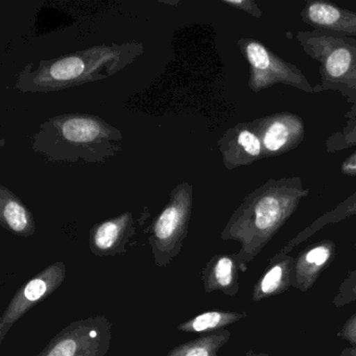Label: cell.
Returning a JSON list of instances; mask_svg holds the SVG:
<instances>
[{"instance_id": "10", "label": "cell", "mask_w": 356, "mask_h": 356, "mask_svg": "<svg viewBox=\"0 0 356 356\" xmlns=\"http://www.w3.org/2000/svg\"><path fill=\"white\" fill-rule=\"evenodd\" d=\"M218 147L228 170L252 165L264 159L261 140L251 122H239L229 128L218 139Z\"/></svg>"}, {"instance_id": "21", "label": "cell", "mask_w": 356, "mask_h": 356, "mask_svg": "<svg viewBox=\"0 0 356 356\" xmlns=\"http://www.w3.org/2000/svg\"><path fill=\"white\" fill-rule=\"evenodd\" d=\"M356 302V270H351L337 289L332 300L333 306L343 307Z\"/></svg>"}, {"instance_id": "15", "label": "cell", "mask_w": 356, "mask_h": 356, "mask_svg": "<svg viewBox=\"0 0 356 356\" xmlns=\"http://www.w3.org/2000/svg\"><path fill=\"white\" fill-rule=\"evenodd\" d=\"M293 261L295 257L289 254L277 253L270 258L268 268L254 285L252 300L261 301L289 291L291 287Z\"/></svg>"}, {"instance_id": "3", "label": "cell", "mask_w": 356, "mask_h": 356, "mask_svg": "<svg viewBox=\"0 0 356 356\" xmlns=\"http://www.w3.org/2000/svg\"><path fill=\"white\" fill-rule=\"evenodd\" d=\"M122 141V132L99 116L62 114L40 124L33 149L49 161L99 163L114 157Z\"/></svg>"}, {"instance_id": "23", "label": "cell", "mask_w": 356, "mask_h": 356, "mask_svg": "<svg viewBox=\"0 0 356 356\" xmlns=\"http://www.w3.org/2000/svg\"><path fill=\"white\" fill-rule=\"evenodd\" d=\"M337 337L351 343V346L356 345V312L343 323L337 332Z\"/></svg>"}, {"instance_id": "26", "label": "cell", "mask_w": 356, "mask_h": 356, "mask_svg": "<svg viewBox=\"0 0 356 356\" xmlns=\"http://www.w3.org/2000/svg\"><path fill=\"white\" fill-rule=\"evenodd\" d=\"M346 120H353L356 118V105H352L350 109L348 110L347 113L345 114Z\"/></svg>"}, {"instance_id": "18", "label": "cell", "mask_w": 356, "mask_h": 356, "mask_svg": "<svg viewBox=\"0 0 356 356\" xmlns=\"http://www.w3.org/2000/svg\"><path fill=\"white\" fill-rule=\"evenodd\" d=\"M247 318V312H228V310H209L202 312L177 327V330L188 333H210L225 329Z\"/></svg>"}, {"instance_id": "14", "label": "cell", "mask_w": 356, "mask_h": 356, "mask_svg": "<svg viewBox=\"0 0 356 356\" xmlns=\"http://www.w3.org/2000/svg\"><path fill=\"white\" fill-rule=\"evenodd\" d=\"M239 268L235 254L214 255L201 270L206 293L222 291L228 297H235L239 291Z\"/></svg>"}, {"instance_id": "19", "label": "cell", "mask_w": 356, "mask_h": 356, "mask_svg": "<svg viewBox=\"0 0 356 356\" xmlns=\"http://www.w3.org/2000/svg\"><path fill=\"white\" fill-rule=\"evenodd\" d=\"M230 330L220 329L172 348L165 356H218V351L228 343Z\"/></svg>"}, {"instance_id": "1", "label": "cell", "mask_w": 356, "mask_h": 356, "mask_svg": "<svg viewBox=\"0 0 356 356\" xmlns=\"http://www.w3.org/2000/svg\"><path fill=\"white\" fill-rule=\"evenodd\" d=\"M309 195L300 177L270 179L254 189L233 212L220 238L241 243L236 255L241 272L272 241Z\"/></svg>"}, {"instance_id": "28", "label": "cell", "mask_w": 356, "mask_h": 356, "mask_svg": "<svg viewBox=\"0 0 356 356\" xmlns=\"http://www.w3.org/2000/svg\"><path fill=\"white\" fill-rule=\"evenodd\" d=\"M161 3H165V5H179V1H174V3H170V1H160Z\"/></svg>"}, {"instance_id": "22", "label": "cell", "mask_w": 356, "mask_h": 356, "mask_svg": "<svg viewBox=\"0 0 356 356\" xmlns=\"http://www.w3.org/2000/svg\"><path fill=\"white\" fill-rule=\"evenodd\" d=\"M222 3L230 6L234 9L241 10L257 19H260L264 16V12L260 9L259 6L252 0H222Z\"/></svg>"}, {"instance_id": "25", "label": "cell", "mask_w": 356, "mask_h": 356, "mask_svg": "<svg viewBox=\"0 0 356 356\" xmlns=\"http://www.w3.org/2000/svg\"><path fill=\"white\" fill-rule=\"evenodd\" d=\"M339 356H356V345L346 347L345 349L341 350Z\"/></svg>"}, {"instance_id": "17", "label": "cell", "mask_w": 356, "mask_h": 356, "mask_svg": "<svg viewBox=\"0 0 356 356\" xmlns=\"http://www.w3.org/2000/svg\"><path fill=\"white\" fill-rule=\"evenodd\" d=\"M353 216H356V191L352 193L350 197H348L347 199L341 202L337 207L329 210L326 213L316 218L309 226L306 227L299 234L291 238L278 253L289 254L297 245L307 241L308 238H310L312 235L316 234L318 231H320L324 227L343 222L346 218H351Z\"/></svg>"}, {"instance_id": "11", "label": "cell", "mask_w": 356, "mask_h": 356, "mask_svg": "<svg viewBox=\"0 0 356 356\" xmlns=\"http://www.w3.org/2000/svg\"><path fill=\"white\" fill-rule=\"evenodd\" d=\"M136 233L132 212L97 222L89 231V249L99 257L122 255Z\"/></svg>"}, {"instance_id": "20", "label": "cell", "mask_w": 356, "mask_h": 356, "mask_svg": "<svg viewBox=\"0 0 356 356\" xmlns=\"http://www.w3.org/2000/svg\"><path fill=\"white\" fill-rule=\"evenodd\" d=\"M356 147V118L348 120L345 126L332 133L325 141L327 153L347 151Z\"/></svg>"}, {"instance_id": "27", "label": "cell", "mask_w": 356, "mask_h": 356, "mask_svg": "<svg viewBox=\"0 0 356 356\" xmlns=\"http://www.w3.org/2000/svg\"><path fill=\"white\" fill-rule=\"evenodd\" d=\"M243 356H270L266 353H257V352L254 351V350H249L247 353Z\"/></svg>"}, {"instance_id": "7", "label": "cell", "mask_w": 356, "mask_h": 356, "mask_svg": "<svg viewBox=\"0 0 356 356\" xmlns=\"http://www.w3.org/2000/svg\"><path fill=\"white\" fill-rule=\"evenodd\" d=\"M111 341L112 323L97 314L68 324L37 356H107Z\"/></svg>"}, {"instance_id": "13", "label": "cell", "mask_w": 356, "mask_h": 356, "mask_svg": "<svg viewBox=\"0 0 356 356\" xmlns=\"http://www.w3.org/2000/svg\"><path fill=\"white\" fill-rule=\"evenodd\" d=\"M337 253L333 241L325 239L302 250L293 261L291 287L302 293L309 291L325 268L330 266Z\"/></svg>"}, {"instance_id": "24", "label": "cell", "mask_w": 356, "mask_h": 356, "mask_svg": "<svg viewBox=\"0 0 356 356\" xmlns=\"http://www.w3.org/2000/svg\"><path fill=\"white\" fill-rule=\"evenodd\" d=\"M339 172L346 177H356V149L353 153L350 154L339 165Z\"/></svg>"}, {"instance_id": "4", "label": "cell", "mask_w": 356, "mask_h": 356, "mask_svg": "<svg viewBox=\"0 0 356 356\" xmlns=\"http://www.w3.org/2000/svg\"><path fill=\"white\" fill-rule=\"evenodd\" d=\"M296 40L318 63L321 90L339 93L356 105V39L318 31H299Z\"/></svg>"}, {"instance_id": "8", "label": "cell", "mask_w": 356, "mask_h": 356, "mask_svg": "<svg viewBox=\"0 0 356 356\" xmlns=\"http://www.w3.org/2000/svg\"><path fill=\"white\" fill-rule=\"evenodd\" d=\"M66 266L58 261L35 275L24 283L12 298L0 316V345L3 343L12 327L26 316L33 307L51 297L66 278Z\"/></svg>"}, {"instance_id": "2", "label": "cell", "mask_w": 356, "mask_h": 356, "mask_svg": "<svg viewBox=\"0 0 356 356\" xmlns=\"http://www.w3.org/2000/svg\"><path fill=\"white\" fill-rule=\"evenodd\" d=\"M143 51L140 42L129 41L41 60L38 64H28L17 74L15 87L24 93H49L105 80L134 63Z\"/></svg>"}, {"instance_id": "9", "label": "cell", "mask_w": 356, "mask_h": 356, "mask_svg": "<svg viewBox=\"0 0 356 356\" xmlns=\"http://www.w3.org/2000/svg\"><path fill=\"white\" fill-rule=\"evenodd\" d=\"M251 122L261 140L264 159L293 151L305 138L304 120L291 112H278L256 118Z\"/></svg>"}, {"instance_id": "5", "label": "cell", "mask_w": 356, "mask_h": 356, "mask_svg": "<svg viewBox=\"0 0 356 356\" xmlns=\"http://www.w3.org/2000/svg\"><path fill=\"white\" fill-rule=\"evenodd\" d=\"M193 197L191 183L177 185L170 191L168 204L149 226V243L159 268H166L182 251L193 213Z\"/></svg>"}, {"instance_id": "6", "label": "cell", "mask_w": 356, "mask_h": 356, "mask_svg": "<svg viewBox=\"0 0 356 356\" xmlns=\"http://www.w3.org/2000/svg\"><path fill=\"white\" fill-rule=\"evenodd\" d=\"M237 47L249 65L248 86L253 92H261L276 85L293 87L309 95L316 92L297 65L285 61L257 39H239Z\"/></svg>"}, {"instance_id": "16", "label": "cell", "mask_w": 356, "mask_h": 356, "mask_svg": "<svg viewBox=\"0 0 356 356\" xmlns=\"http://www.w3.org/2000/svg\"><path fill=\"white\" fill-rule=\"evenodd\" d=\"M0 224L16 236L31 237L36 232L32 212L5 185L0 186Z\"/></svg>"}, {"instance_id": "12", "label": "cell", "mask_w": 356, "mask_h": 356, "mask_svg": "<svg viewBox=\"0 0 356 356\" xmlns=\"http://www.w3.org/2000/svg\"><path fill=\"white\" fill-rule=\"evenodd\" d=\"M302 22L318 32L343 37H356V12L331 3L309 0L300 13Z\"/></svg>"}]
</instances>
